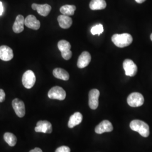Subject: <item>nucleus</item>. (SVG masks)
I'll return each mask as SVG.
<instances>
[{"instance_id": "f257e3e1", "label": "nucleus", "mask_w": 152, "mask_h": 152, "mask_svg": "<svg viewBox=\"0 0 152 152\" xmlns=\"http://www.w3.org/2000/svg\"><path fill=\"white\" fill-rule=\"evenodd\" d=\"M132 37L129 33L115 34L112 37L113 44L120 48L129 46L132 42Z\"/></svg>"}, {"instance_id": "f03ea898", "label": "nucleus", "mask_w": 152, "mask_h": 152, "mask_svg": "<svg viewBox=\"0 0 152 152\" xmlns=\"http://www.w3.org/2000/svg\"><path fill=\"white\" fill-rule=\"evenodd\" d=\"M130 127L132 130L139 132L140 135L144 137H147L149 135V127L147 124L142 121L133 120L131 122Z\"/></svg>"}, {"instance_id": "7ed1b4c3", "label": "nucleus", "mask_w": 152, "mask_h": 152, "mask_svg": "<svg viewBox=\"0 0 152 152\" xmlns=\"http://www.w3.org/2000/svg\"><path fill=\"white\" fill-rule=\"evenodd\" d=\"M58 47L63 59L66 60H69L72 56L70 43L65 40H61L58 44Z\"/></svg>"}, {"instance_id": "20e7f679", "label": "nucleus", "mask_w": 152, "mask_h": 152, "mask_svg": "<svg viewBox=\"0 0 152 152\" xmlns=\"http://www.w3.org/2000/svg\"><path fill=\"white\" fill-rule=\"evenodd\" d=\"M144 102L142 95L139 92H133L127 98V103L132 107H138L141 106Z\"/></svg>"}, {"instance_id": "39448f33", "label": "nucleus", "mask_w": 152, "mask_h": 152, "mask_svg": "<svg viewBox=\"0 0 152 152\" xmlns=\"http://www.w3.org/2000/svg\"><path fill=\"white\" fill-rule=\"evenodd\" d=\"M36 81V76L34 72L31 70L27 71L22 77L23 85L26 88H31L34 85Z\"/></svg>"}, {"instance_id": "423d86ee", "label": "nucleus", "mask_w": 152, "mask_h": 152, "mask_svg": "<svg viewBox=\"0 0 152 152\" xmlns=\"http://www.w3.org/2000/svg\"><path fill=\"white\" fill-rule=\"evenodd\" d=\"M48 96L51 99L63 100L66 97V92L63 88L59 86H55L49 90Z\"/></svg>"}, {"instance_id": "0eeeda50", "label": "nucleus", "mask_w": 152, "mask_h": 152, "mask_svg": "<svg viewBox=\"0 0 152 152\" xmlns=\"http://www.w3.org/2000/svg\"><path fill=\"white\" fill-rule=\"evenodd\" d=\"M123 67L126 76L134 77L136 75L137 71V67L132 60L131 59H126L124 60Z\"/></svg>"}, {"instance_id": "6e6552de", "label": "nucleus", "mask_w": 152, "mask_h": 152, "mask_svg": "<svg viewBox=\"0 0 152 152\" xmlns=\"http://www.w3.org/2000/svg\"><path fill=\"white\" fill-rule=\"evenodd\" d=\"M12 106L16 115L20 117H23L26 114V108L24 102L20 99L16 98L12 102Z\"/></svg>"}, {"instance_id": "1a4fd4ad", "label": "nucleus", "mask_w": 152, "mask_h": 152, "mask_svg": "<svg viewBox=\"0 0 152 152\" xmlns=\"http://www.w3.org/2000/svg\"><path fill=\"white\" fill-rule=\"evenodd\" d=\"M100 92L97 89H92L88 95V104L90 108L95 110L97 109L99 105V98Z\"/></svg>"}, {"instance_id": "9d476101", "label": "nucleus", "mask_w": 152, "mask_h": 152, "mask_svg": "<svg viewBox=\"0 0 152 152\" xmlns=\"http://www.w3.org/2000/svg\"><path fill=\"white\" fill-rule=\"evenodd\" d=\"M34 130L37 132L50 134L53 131V127L51 124L48 121H39L37 122Z\"/></svg>"}, {"instance_id": "9b49d317", "label": "nucleus", "mask_w": 152, "mask_h": 152, "mask_svg": "<svg viewBox=\"0 0 152 152\" xmlns=\"http://www.w3.org/2000/svg\"><path fill=\"white\" fill-rule=\"evenodd\" d=\"M113 130L112 123L108 120H104L95 127V131L98 134H102L106 132H111Z\"/></svg>"}, {"instance_id": "f8f14e48", "label": "nucleus", "mask_w": 152, "mask_h": 152, "mask_svg": "<svg viewBox=\"0 0 152 152\" xmlns=\"http://www.w3.org/2000/svg\"><path fill=\"white\" fill-rule=\"evenodd\" d=\"M13 57V51L10 47L5 45L0 46V59L7 61L11 60Z\"/></svg>"}, {"instance_id": "ddd939ff", "label": "nucleus", "mask_w": 152, "mask_h": 152, "mask_svg": "<svg viewBox=\"0 0 152 152\" xmlns=\"http://www.w3.org/2000/svg\"><path fill=\"white\" fill-rule=\"evenodd\" d=\"M24 25L29 28L32 29L34 30H38L40 28L41 23L36 18V16L33 15H29L25 19Z\"/></svg>"}, {"instance_id": "4468645a", "label": "nucleus", "mask_w": 152, "mask_h": 152, "mask_svg": "<svg viewBox=\"0 0 152 152\" xmlns=\"http://www.w3.org/2000/svg\"><path fill=\"white\" fill-rule=\"evenodd\" d=\"M91 60V56L87 51H83L78 58L77 66L79 68H83L88 65Z\"/></svg>"}, {"instance_id": "2eb2a0df", "label": "nucleus", "mask_w": 152, "mask_h": 152, "mask_svg": "<svg viewBox=\"0 0 152 152\" xmlns=\"http://www.w3.org/2000/svg\"><path fill=\"white\" fill-rule=\"evenodd\" d=\"M32 8L34 10H37V12L41 16H48L51 11V7L48 4L39 5L37 4H33Z\"/></svg>"}, {"instance_id": "dca6fc26", "label": "nucleus", "mask_w": 152, "mask_h": 152, "mask_svg": "<svg viewBox=\"0 0 152 152\" xmlns=\"http://www.w3.org/2000/svg\"><path fill=\"white\" fill-rule=\"evenodd\" d=\"M24 18L22 15L16 16L15 22L12 26L13 31L16 33H20L24 31Z\"/></svg>"}, {"instance_id": "f3484780", "label": "nucleus", "mask_w": 152, "mask_h": 152, "mask_svg": "<svg viewBox=\"0 0 152 152\" xmlns=\"http://www.w3.org/2000/svg\"><path fill=\"white\" fill-rule=\"evenodd\" d=\"M83 119V117L81 113L76 112L72 115L69 120L68 126L69 128H73L75 126L79 125L81 123Z\"/></svg>"}, {"instance_id": "a211bd4d", "label": "nucleus", "mask_w": 152, "mask_h": 152, "mask_svg": "<svg viewBox=\"0 0 152 152\" xmlns=\"http://www.w3.org/2000/svg\"><path fill=\"white\" fill-rule=\"evenodd\" d=\"M58 21L60 27L63 29H68L71 27L72 24V19L71 17L64 15H61L58 16Z\"/></svg>"}, {"instance_id": "6ab92c4d", "label": "nucleus", "mask_w": 152, "mask_h": 152, "mask_svg": "<svg viewBox=\"0 0 152 152\" xmlns=\"http://www.w3.org/2000/svg\"><path fill=\"white\" fill-rule=\"evenodd\" d=\"M53 75L55 78L64 81H67L69 78V73L64 69L60 68H57L54 69Z\"/></svg>"}, {"instance_id": "aec40b11", "label": "nucleus", "mask_w": 152, "mask_h": 152, "mask_svg": "<svg viewBox=\"0 0 152 152\" xmlns=\"http://www.w3.org/2000/svg\"><path fill=\"white\" fill-rule=\"evenodd\" d=\"M107 6L105 0H92L90 3V8L92 10L104 9Z\"/></svg>"}, {"instance_id": "412c9836", "label": "nucleus", "mask_w": 152, "mask_h": 152, "mask_svg": "<svg viewBox=\"0 0 152 152\" xmlns=\"http://www.w3.org/2000/svg\"><path fill=\"white\" fill-rule=\"evenodd\" d=\"M76 10V7L75 6L66 5L60 7V11L63 15L66 16H71L74 15Z\"/></svg>"}, {"instance_id": "4be33fe9", "label": "nucleus", "mask_w": 152, "mask_h": 152, "mask_svg": "<svg viewBox=\"0 0 152 152\" xmlns=\"http://www.w3.org/2000/svg\"><path fill=\"white\" fill-rule=\"evenodd\" d=\"M4 138L5 141L10 147H14L16 145L17 139L16 136H15L13 134L10 132H6L4 135Z\"/></svg>"}, {"instance_id": "5701e85b", "label": "nucleus", "mask_w": 152, "mask_h": 152, "mask_svg": "<svg viewBox=\"0 0 152 152\" xmlns=\"http://www.w3.org/2000/svg\"><path fill=\"white\" fill-rule=\"evenodd\" d=\"M104 28L102 24H99L94 27H92L91 29V33L92 35L98 34L99 36L103 32Z\"/></svg>"}, {"instance_id": "b1692460", "label": "nucleus", "mask_w": 152, "mask_h": 152, "mask_svg": "<svg viewBox=\"0 0 152 152\" xmlns=\"http://www.w3.org/2000/svg\"><path fill=\"white\" fill-rule=\"evenodd\" d=\"M55 152H71V149L68 147L61 146L57 148Z\"/></svg>"}, {"instance_id": "393cba45", "label": "nucleus", "mask_w": 152, "mask_h": 152, "mask_svg": "<svg viewBox=\"0 0 152 152\" xmlns=\"http://www.w3.org/2000/svg\"><path fill=\"white\" fill-rule=\"evenodd\" d=\"M5 99V93L2 89H0V103L3 102Z\"/></svg>"}, {"instance_id": "a878e982", "label": "nucleus", "mask_w": 152, "mask_h": 152, "mask_svg": "<svg viewBox=\"0 0 152 152\" xmlns=\"http://www.w3.org/2000/svg\"><path fill=\"white\" fill-rule=\"evenodd\" d=\"M3 12H4V6L2 2L0 1V16L2 15Z\"/></svg>"}, {"instance_id": "bb28decb", "label": "nucleus", "mask_w": 152, "mask_h": 152, "mask_svg": "<svg viewBox=\"0 0 152 152\" xmlns=\"http://www.w3.org/2000/svg\"><path fill=\"white\" fill-rule=\"evenodd\" d=\"M29 152H42V151L39 148H35L34 149L30 151Z\"/></svg>"}, {"instance_id": "cd10ccee", "label": "nucleus", "mask_w": 152, "mask_h": 152, "mask_svg": "<svg viewBox=\"0 0 152 152\" xmlns=\"http://www.w3.org/2000/svg\"><path fill=\"white\" fill-rule=\"evenodd\" d=\"M146 0H135V1H136L137 3H138V4H142V3H143L144 2H145Z\"/></svg>"}, {"instance_id": "c85d7f7f", "label": "nucleus", "mask_w": 152, "mask_h": 152, "mask_svg": "<svg viewBox=\"0 0 152 152\" xmlns=\"http://www.w3.org/2000/svg\"><path fill=\"white\" fill-rule=\"evenodd\" d=\"M151 40L152 41V33L151 34Z\"/></svg>"}]
</instances>
